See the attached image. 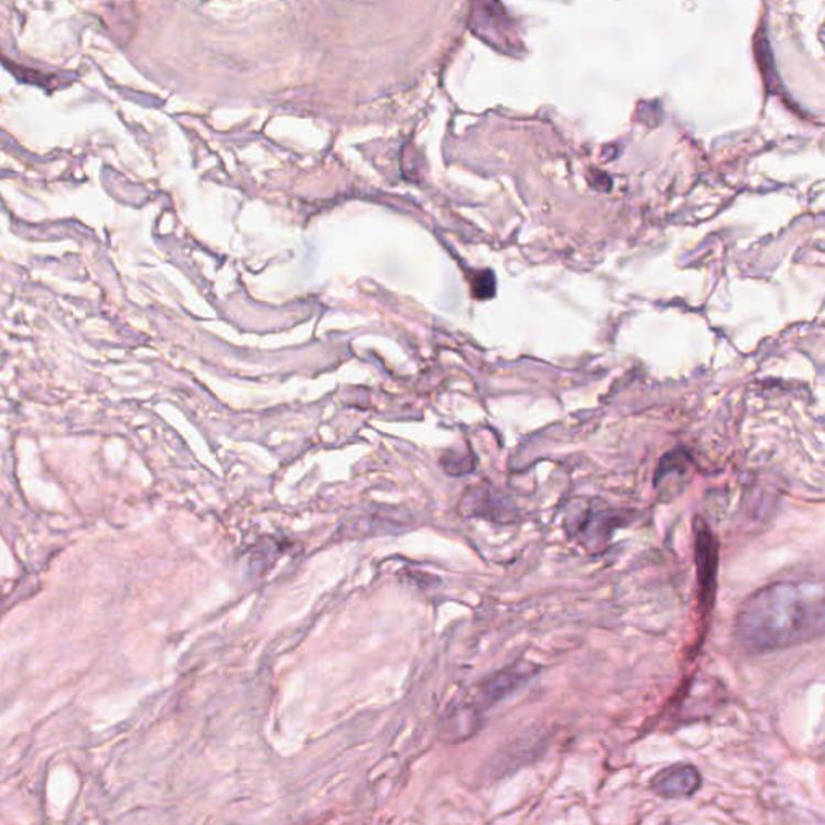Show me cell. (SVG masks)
Instances as JSON below:
<instances>
[{
  "label": "cell",
  "mask_w": 825,
  "mask_h": 825,
  "mask_svg": "<svg viewBox=\"0 0 825 825\" xmlns=\"http://www.w3.org/2000/svg\"><path fill=\"white\" fill-rule=\"evenodd\" d=\"M465 508L471 517L490 518L496 521H507L508 518L511 520V510H508L503 499L486 487L473 489L469 496H466Z\"/></svg>",
  "instance_id": "cell-6"
},
{
  "label": "cell",
  "mask_w": 825,
  "mask_h": 825,
  "mask_svg": "<svg viewBox=\"0 0 825 825\" xmlns=\"http://www.w3.org/2000/svg\"><path fill=\"white\" fill-rule=\"evenodd\" d=\"M823 584L779 583L741 605L736 637L750 653L778 652L824 636Z\"/></svg>",
  "instance_id": "cell-1"
},
{
  "label": "cell",
  "mask_w": 825,
  "mask_h": 825,
  "mask_svg": "<svg viewBox=\"0 0 825 825\" xmlns=\"http://www.w3.org/2000/svg\"><path fill=\"white\" fill-rule=\"evenodd\" d=\"M473 294L479 301L492 298L496 294V276L490 271L476 274L475 280H473Z\"/></svg>",
  "instance_id": "cell-7"
},
{
  "label": "cell",
  "mask_w": 825,
  "mask_h": 825,
  "mask_svg": "<svg viewBox=\"0 0 825 825\" xmlns=\"http://www.w3.org/2000/svg\"><path fill=\"white\" fill-rule=\"evenodd\" d=\"M702 772L691 762H675L661 769L650 781V790L663 800H684L702 789Z\"/></svg>",
  "instance_id": "cell-3"
},
{
  "label": "cell",
  "mask_w": 825,
  "mask_h": 825,
  "mask_svg": "<svg viewBox=\"0 0 825 825\" xmlns=\"http://www.w3.org/2000/svg\"><path fill=\"white\" fill-rule=\"evenodd\" d=\"M539 673V666L528 661L511 664L499 673L490 675L486 682L480 685V703L486 708L497 705L501 699L508 698L514 692L520 691L522 685L528 684Z\"/></svg>",
  "instance_id": "cell-5"
},
{
  "label": "cell",
  "mask_w": 825,
  "mask_h": 825,
  "mask_svg": "<svg viewBox=\"0 0 825 825\" xmlns=\"http://www.w3.org/2000/svg\"><path fill=\"white\" fill-rule=\"evenodd\" d=\"M628 521L625 511L586 507L583 503L577 510H571V517L566 520L571 534L577 535L579 542L591 553L604 552L616 529Z\"/></svg>",
  "instance_id": "cell-2"
},
{
  "label": "cell",
  "mask_w": 825,
  "mask_h": 825,
  "mask_svg": "<svg viewBox=\"0 0 825 825\" xmlns=\"http://www.w3.org/2000/svg\"><path fill=\"white\" fill-rule=\"evenodd\" d=\"M695 556L698 569L699 601L703 609H712L715 597L717 545L705 521H695Z\"/></svg>",
  "instance_id": "cell-4"
}]
</instances>
